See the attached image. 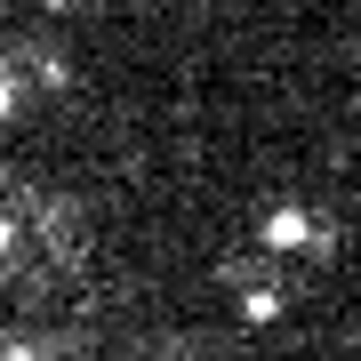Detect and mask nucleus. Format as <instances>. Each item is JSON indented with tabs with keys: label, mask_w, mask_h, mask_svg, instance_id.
Wrapping results in <instances>:
<instances>
[{
	"label": "nucleus",
	"mask_w": 361,
	"mask_h": 361,
	"mask_svg": "<svg viewBox=\"0 0 361 361\" xmlns=\"http://www.w3.org/2000/svg\"><path fill=\"white\" fill-rule=\"evenodd\" d=\"M257 233H265V249H273V257H289V249H305V241H313V217H305V209H273Z\"/></svg>",
	"instance_id": "f257e3e1"
},
{
	"label": "nucleus",
	"mask_w": 361,
	"mask_h": 361,
	"mask_svg": "<svg viewBox=\"0 0 361 361\" xmlns=\"http://www.w3.org/2000/svg\"><path fill=\"white\" fill-rule=\"evenodd\" d=\"M16 97H25V89H16V73L0 65V129H8V113H16Z\"/></svg>",
	"instance_id": "f03ea898"
},
{
	"label": "nucleus",
	"mask_w": 361,
	"mask_h": 361,
	"mask_svg": "<svg viewBox=\"0 0 361 361\" xmlns=\"http://www.w3.org/2000/svg\"><path fill=\"white\" fill-rule=\"evenodd\" d=\"M0 249H8V225H0Z\"/></svg>",
	"instance_id": "7ed1b4c3"
}]
</instances>
